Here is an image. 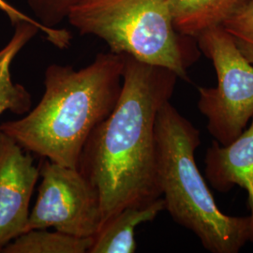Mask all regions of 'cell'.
Instances as JSON below:
<instances>
[{
  "instance_id": "obj_1",
  "label": "cell",
  "mask_w": 253,
  "mask_h": 253,
  "mask_svg": "<svg viewBox=\"0 0 253 253\" xmlns=\"http://www.w3.org/2000/svg\"><path fill=\"white\" fill-rule=\"evenodd\" d=\"M123 55L118 103L92 131L77 166L98 190L102 225L124 208L145 207L162 197L155 123L179 79L168 69Z\"/></svg>"
},
{
  "instance_id": "obj_2",
  "label": "cell",
  "mask_w": 253,
  "mask_h": 253,
  "mask_svg": "<svg viewBox=\"0 0 253 253\" xmlns=\"http://www.w3.org/2000/svg\"><path fill=\"white\" fill-rule=\"evenodd\" d=\"M123 70L124 55L110 51L80 70L52 64L36 107L24 118L0 124V130L30 153L77 168L88 137L118 103Z\"/></svg>"
},
{
  "instance_id": "obj_3",
  "label": "cell",
  "mask_w": 253,
  "mask_h": 253,
  "mask_svg": "<svg viewBox=\"0 0 253 253\" xmlns=\"http://www.w3.org/2000/svg\"><path fill=\"white\" fill-rule=\"evenodd\" d=\"M155 138L165 210L208 252L239 253L251 242L250 217L229 216L217 207L195 160L202 143L199 129L167 101L158 112Z\"/></svg>"
},
{
  "instance_id": "obj_4",
  "label": "cell",
  "mask_w": 253,
  "mask_h": 253,
  "mask_svg": "<svg viewBox=\"0 0 253 253\" xmlns=\"http://www.w3.org/2000/svg\"><path fill=\"white\" fill-rule=\"evenodd\" d=\"M67 21L81 35L103 41L110 52L168 69L185 81L201 54L197 41L175 29L167 0H84Z\"/></svg>"
},
{
  "instance_id": "obj_5",
  "label": "cell",
  "mask_w": 253,
  "mask_h": 253,
  "mask_svg": "<svg viewBox=\"0 0 253 253\" xmlns=\"http://www.w3.org/2000/svg\"><path fill=\"white\" fill-rule=\"evenodd\" d=\"M200 51L213 64L216 87H198L197 107L207 118L209 133L226 145L240 135L253 118V65L221 27L197 39Z\"/></svg>"
},
{
  "instance_id": "obj_6",
  "label": "cell",
  "mask_w": 253,
  "mask_h": 253,
  "mask_svg": "<svg viewBox=\"0 0 253 253\" xmlns=\"http://www.w3.org/2000/svg\"><path fill=\"white\" fill-rule=\"evenodd\" d=\"M42 181L25 232L48 229L77 237H94L102 226L98 190L77 168L42 158ZM24 232V233H25Z\"/></svg>"
},
{
  "instance_id": "obj_7",
  "label": "cell",
  "mask_w": 253,
  "mask_h": 253,
  "mask_svg": "<svg viewBox=\"0 0 253 253\" xmlns=\"http://www.w3.org/2000/svg\"><path fill=\"white\" fill-rule=\"evenodd\" d=\"M39 177L31 153L0 130V252L25 232Z\"/></svg>"
},
{
  "instance_id": "obj_8",
  "label": "cell",
  "mask_w": 253,
  "mask_h": 253,
  "mask_svg": "<svg viewBox=\"0 0 253 253\" xmlns=\"http://www.w3.org/2000/svg\"><path fill=\"white\" fill-rule=\"evenodd\" d=\"M205 164L206 177L215 190L227 192L238 186L247 192L253 243V118L230 144L214 141L207 150Z\"/></svg>"
},
{
  "instance_id": "obj_9",
  "label": "cell",
  "mask_w": 253,
  "mask_h": 253,
  "mask_svg": "<svg viewBox=\"0 0 253 253\" xmlns=\"http://www.w3.org/2000/svg\"><path fill=\"white\" fill-rule=\"evenodd\" d=\"M165 210L163 197L145 207L124 208L111 217L94 236L88 253H135V229L142 223L153 221Z\"/></svg>"
},
{
  "instance_id": "obj_10",
  "label": "cell",
  "mask_w": 253,
  "mask_h": 253,
  "mask_svg": "<svg viewBox=\"0 0 253 253\" xmlns=\"http://www.w3.org/2000/svg\"><path fill=\"white\" fill-rule=\"evenodd\" d=\"M250 1L167 0L175 29L195 40L208 29L220 27Z\"/></svg>"
},
{
  "instance_id": "obj_11",
  "label": "cell",
  "mask_w": 253,
  "mask_h": 253,
  "mask_svg": "<svg viewBox=\"0 0 253 253\" xmlns=\"http://www.w3.org/2000/svg\"><path fill=\"white\" fill-rule=\"evenodd\" d=\"M38 32L42 31L36 25L20 22L15 25L14 34L9 42L0 50V116L5 111L22 116L31 109V96L25 86L12 81L10 66L16 55Z\"/></svg>"
},
{
  "instance_id": "obj_12",
  "label": "cell",
  "mask_w": 253,
  "mask_h": 253,
  "mask_svg": "<svg viewBox=\"0 0 253 253\" xmlns=\"http://www.w3.org/2000/svg\"><path fill=\"white\" fill-rule=\"evenodd\" d=\"M94 237H77L61 232L35 229L6 245L1 253H88Z\"/></svg>"
},
{
  "instance_id": "obj_13",
  "label": "cell",
  "mask_w": 253,
  "mask_h": 253,
  "mask_svg": "<svg viewBox=\"0 0 253 253\" xmlns=\"http://www.w3.org/2000/svg\"><path fill=\"white\" fill-rule=\"evenodd\" d=\"M220 27L231 36L238 50L253 65V0L227 19Z\"/></svg>"
},
{
  "instance_id": "obj_14",
  "label": "cell",
  "mask_w": 253,
  "mask_h": 253,
  "mask_svg": "<svg viewBox=\"0 0 253 253\" xmlns=\"http://www.w3.org/2000/svg\"><path fill=\"white\" fill-rule=\"evenodd\" d=\"M37 20L46 27H55L67 20L69 11L84 0H27Z\"/></svg>"
},
{
  "instance_id": "obj_15",
  "label": "cell",
  "mask_w": 253,
  "mask_h": 253,
  "mask_svg": "<svg viewBox=\"0 0 253 253\" xmlns=\"http://www.w3.org/2000/svg\"><path fill=\"white\" fill-rule=\"evenodd\" d=\"M0 10H2L8 15L10 23L13 26L17 25L20 22H28L33 25H36L37 27L41 28L42 33L44 34L46 39L59 49L68 48L71 44L72 34L67 29L46 27L42 23H40L37 19L29 17L27 14L20 11L19 9H15L13 6L9 5V3L6 2L5 0H0Z\"/></svg>"
}]
</instances>
